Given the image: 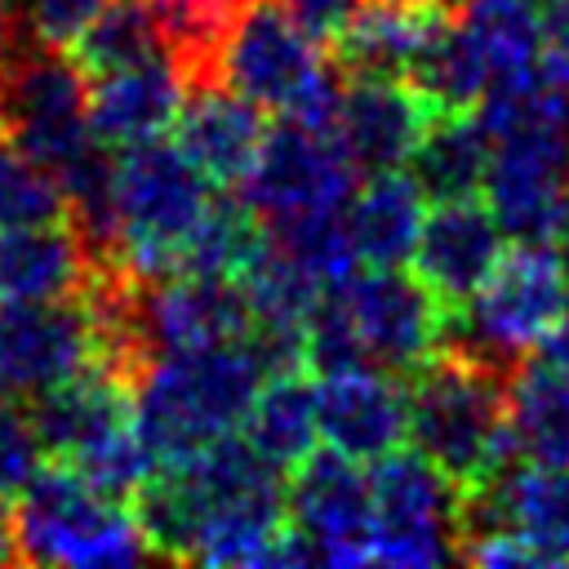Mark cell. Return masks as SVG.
Masks as SVG:
<instances>
[{"label":"cell","instance_id":"cell-1","mask_svg":"<svg viewBox=\"0 0 569 569\" xmlns=\"http://www.w3.org/2000/svg\"><path fill=\"white\" fill-rule=\"evenodd\" d=\"M507 373L511 369L453 342H440L405 373V440L458 489L516 458L507 431Z\"/></svg>","mask_w":569,"mask_h":569},{"label":"cell","instance_id":"cell-2","mask_svg":"<svg viewBox=\"0 0 569 569\" xmlns=\"http://www.w3.org/2000/svg\"><path fill=\"white\" fill-rule=\"evenodd\" d=\"M262 378L267 369L244 338L151 356L133 378L129 400L133 427L156 467H173L209 440L236 431Z\"/></svg>","mask_w":569,"mask_h":569},{"label":"cell","instance_id":"cell-3","mask_svg":"<svg viewBox=\"0 0 569 569\" xmlns=\"http://www.w3.org/2000/svg\"><path fill=\"white\" fill-rule=\"evenodd\" d=\"M9 520H13L18 565L107 569V565L156 560L129 502L102 498L67 462H44L22 485Z\"/></svg>","mask_w":569,"mask_h":569},{"label":"cell","instance_id":"cell-4","mask_svg":"<svg viewBox=\"0 0 569 569\" xmlns=\"http://www.w3.org/2000/svg\"><path fill=\"white\" fill-rule=\"evenodd\" d=\"M218 187L164 138H147L111 151V209L116 253L138 276H169L187 231L200 222Z\"/></svg>","mask_w":569,"mask_h":569},{"label":"cell","instance_id":"cell-5","mask_svg":"<svg viewBox=\"0 0 569 569\" xmlns=\"http://www.w3.org/2000/svg\"><path fill=\"white\" fill-rule=\"evenodd\" d=\"M569 298V280L551 244H511L498 253L476 293L445 311V338L462 351H476L502 369L529 356L556 325Z\"/></svg>","mask_w":569,"mask_h":569},{"label":"cell","instance_id":"cell-6","mask_svg":"<svg viewBox=\"0 0 569 569\" xmlns=\"http://www.w3.org/2000/svg\"><path fill=\"white\" fill-rule=\"evenodd\" d=\"M0 133L53 178H62L80 156L98 147L89 129L84 71L67 49H49L22 36L0 71Z\"/></svg>","mask_w":569,"mask_h":569},{"label":"cell","instance_id":"cell-7","mask_svg":"<svg viewBox=\"0 0 569 569\" xmlns=\"http://www.w3.org/2000/svg\"><path fill=\"white\" fill-rule=\"evenodd\" d=\"M369 471V565H449L458 560L462 489L418 449H391Z\"/></svg>","mask_w":569,"mask_h":569},{"label":"cell","instance_id":"cell-8","mask_svg":"<svg viewBox=\"0 0 569 569\" xmlns=\"http://www.w3.org/2000/svg\"><path fill=\"white\" fill-rule=\"evenodd\" d=\"M329 71L325 44L307 36L280 4L240 0L218 36L213 80L262 111H289Z\"/></svg>","mask_w":569,"mask_h":569},{"label":"cell","instance_id":"cell-9","mask_svg":"<svg viewBox=\"0 0 569 569\" xmlns=\"http://www.w3.org/2000/svg\"><path fill=\"white\" fill-rule=\"evenodd\" d=\"M356 178L360 173L333 133L307 129L284 116V124L262 133V147L249 173L240 178L236 196L258 213L262 227H271L311 209H347Z\"/></svg>","mask_w":569,"mask_h":569},{"label":"cell","instance_id":"cell-10","mask_svg":"<svg viewBox=\"0 0 569 569\" xmlns=\"http://www.w3.org/2000/svg\"><path fill=\"white\" fill-rule=\"evenodd\" d=\"M338 298L365 351V365L405 378L445 338V307L405 267H356L338 280Z\"/></svg>","mask_w":569,"mask_h":569},{"label":"cell","instance_id":"cell-11","mask_svg":"<svg viewBox=\"0 0 569 569\" xmlns=\"http://www.w3.org/2000/svg\"><path fill=\"white\" fill-rule=\"evenodd\" d=\"M89 365L98 333L80 298H0V396L31 400Z\"/></svg>","mask_w":569,"mask_h":569},{"label":"cell","instance_id":"cell-12","mask_svg":"<svg viewBox=\"0 0 569 569\" xmlns=\"http://www.w3.org/2000/svg\"><path fill=\"white\" fill-rule=\"evenodd\" d=\"M289 529L320 565H369V476L333 449H311L284 471Z\"/></svg>","mask_w":569,"mask_h":569},{"label":"cell","instance_id":"cell-13","mask_svg":"<svg viewBox=\"0 0 569 569\" xmlns=\"http://www.w3.org/2000/svg\"><path fill=\"white\" fill-rule=\"evenodd\" d=\"M502 249L507 236L480 196L431 200L405 267L436 293L445 311H453L476 293Z\"/></svg>","mask_w":569,"mask_h":569},{"label":"cell","instance_id":"cell-14","mask_svg":"<svg viewBox=\"0 0 569 569\" xmlns=\"http://www.w3.org/2000/svg\"><path fill=\"white\" fill-rule=\"evenodd\" d=\"M431 111L436 107L400 76H342L333 138L356 173L405 169Z\"/></svg>","mask_w":569,"mask_h":569},{"label":"cell","instance_id":"cell-15","mask_svg":"<svg viewBox=\"0 0 569 569\" xmlns=\"http://www.w3.org/2000/svg\"><path fill=\"white\" fill-rule=\"evenodd\" d=\"M316 431L325 449L373 462L405 445V382L373 365L316 378Z\"/></svg>","mask_w":569,"mask_h":569},{"label":"cell","instance_id":"cell-16","mask_svg":"<svg viewBox=\"0 0 569 569\" xmlns=\"http://www.w3.org/2000/svg\"><path fill=\"white\" fill-rule=\"evenodd\" d=\"M169 133L213 187L231 191L249 173L267 133V120H262V107H253L236 89L204 80V84H187Z\"/></svg>","mask_w":569,"mask_h":569},{"label":"cell","instance_id":"cell-17","mask_svg":"<svg viewBox=\"0 0 569 569\" xmlns=\"http://www.w3.org/2000/svg\"><path fill=\"white\" fill-rule=\"evenodd\" d=\"M182 76L169 62V53H156L147 62L89 76L84 98H89V129L107 151L164 138L173 129V116L182 107Z\"/></svg>","mask_w":569,"mask_h":569},{"label":"cell","instance_id":"cell-18","mask_svg":"<svg viewBox=\"0 0 569 569\" xmlns=\"http://www.w3.org/2000/svg\"><path fill=\"white\" fill-rule=\"evenodd\" d=\"M449 0H365L333 44V67L342 76H400L427 49V40L449 22Z\"/></svg>","mask_w":569,"mask_h":569},{"label":"cell","instance_id":"cell-19","mask_svg":"<svg viewBox=\"0 0 569 569\" xmlns=\"http://www.w3.org/2000/svg\"><path fill=\"white\" fill-rule=\"evenodd\" d=\"M93 258L67 218L0 227V298H80Z\"/></svg>","mask_w":569,"mask_h":569},{"label":"cell","instance_id":"cell-20","mask_svg":"<svg viewBox=\"0 0 569 569\" xmlns=\"http://www.w3.org/2000/svg\"><path fill=\"white\" fill-rule=\"evenodd\" d=\"M507 431L520 458L569 467V369L520 356L507 373Z\"/></svg>","mask_w":569,"mask_h":569},{"label":"cell","instance_id":"cell-21","mask_svg":"<svg viewBox=\"0 0 569 569\" xmlns=\"http://www.w3.org/2000/svg\"><path fill=\"white\" fill-rule=\"evenodd\" d=\"M342 213H347L356 258L365 267H405L418 240L427 200L409 173L382 169V173H365V187L351 191Z\"/></svg>","mask_w":569,"mask_h":569},{"label":"cell","instance_id":"cell-22","mask_svg":"<svg viewBox=\"0 0 569 569\" xmlns=\"http://www.w3.org/2000/svg\"><path fill=\"white\" fill-rule=\"evenodd\" d=\"M413 187L422 200H458V196H480L485 169H489V138L485 124L471 111H431L422 124L409 160H405Z\"/></svg>","mask_w":569,"mask_h":569},{"label":"cell","instance_id":"cell-23","mask_svg":"<svg viewBox=\"0 0 569 569\" xmlns=\"http://www.w3.org/2000/svg\"><path fill=\"white\" fill-rule=\"evenodd\" d=\"M240 436L276 471H289L293 462H302L320 445V431H316V378L302 365L267 373L258 382L253 400H249Z\"/></svg>","mask_w":569,"mask_h":569},{"label":"cell","instance_id":"cell-24","mask_svg":"<svg viewBox=\"0 0 569 569\" xmlns=\"http://www.w3.org/2000/svg\"><path fill=\"white\" fill-rule=\"evenodd\" d=\"M453 22L480 53L489 89L538 71V0H453Z\"/></svg>","mask_w":569,"mask_h":569},{"label":"cell","instance_id":"cell-25","mask_svg":"<svg viewBox=\"0 0 569 569\" xmlns=\"http://www.w3.org/2000/svg\"><path fill=\"white\" fill-rule=\"evenodd\" d=\"M67 53L89 80V76H107L164 53V40L147 0H102V9L89 18V27L71 40Z\"/></svg>","mask_w":569,"mask_h":569},{"label":"cell","instance_id":"cell-26","mask_svg":"<svg viewBox=\"0 0 569 569\" xmlns=\"http://www.w3.org/2000/svg\"><path fill=\"white\" fill-rule=\"evenodd\" d=\"M405 80H409L436 111H471V107L489 93V71H485L480 53L471 49V40L458 31L453 13H449V22L427 40V49L413 58V67L405 71Z\"/></svg>","mask_w":569,"mask_h":569},{"label":"cell","instance_id":"cell-27","mask_svg":"<svg viewBox=\"0 0 569 569\" xmlns=\"http://www.w3.org/2000/svg\"><path fill=\"white\" fill-rule=\"evenodd\" d=\"M67 218L58 178L0 133V227Z\"/></svg>","mask_w":569,"mask_h":569},{"label":"cell","instance_id":"cell-28","mask_svg":"<svg viewBox=\"0 0 569 569\" xmlns=\"http://www.w3.org/2000/svg\"><path fill=\"white\" fill-rule=\"evenodd\" d=\"M49 462L27 400L0 396V498H18L22 485Z\"/></svg>","mask_w":569,"mask_h":569},{"label":"cell","instance_id":"cell-29","mask_svg":"<svg viewBox=\"0 0 569 569\" xmlns=\"http://www.w3.org/2000/svg\"><path fill=\"white\" fill-rule=\"evenodd\" d=\"M102 9V0H13L18 27L49 49H71V40L89 27V18Z\"/></svg>","mask_w":569,"mask_h":569},{"label":"cell","instance_id":"cell-30","mask_svg":"<svg viewBox=\"0 0 569 569\" xmlns=\"http://www.w3.org/2000/svg\"><path fill=\"white\" fill-rule=\"evenodd\" d=\"M538 27H542V40H538V71L569 89V0H542L538 4Z\"/></svg>","mask_w":569,"mask_h":569},{"label":"cell","instance_id":"cell-31","mask_svg":"<svg viewBox=\"0 0 569 569\" xmlns=\"http://www.w3.org/2000/svg\"><path fill=\"white\" fill-rule=\"evenodd\" d=\"M271 4H280L307 36H316L320 44H329V40L342 31V22H347L365 0H271Z\"/></svg>","mask_w":569,"mask_h":569},{"label":"cell","instance_id":"cell-32","mask_svg":"<svg viewBox=\"0 0 569 569\" xmlns=\"http://www.w3.org/2000/svg\"><path fill=\"white\" fill-rule=\"evenodd\" d=\"M542 360H551V365H560V369H569V298H565V307H560V316H556V325L547 329V338L533 347Z\"/></svg>","mask_w":569,"mask_h":569},{"label":"cell","instance_id":"cell-33","mask_svg":"<svg viewBox=\"0 0 569 569\" xmlns=\"http://www.w3.org/2000/svg\"><path fill=\"white\" fill-rule=\"evenodd\" d=\"M0 565H18V556H13V520H9L4 498H0Z\"/></svg>","mask_w":569,"mask_h":569},{"label":"cell","instance_id":"cell-34","mask_svg":"<svg viewBox=\"0 0 569 569\" xmlns=\"http://www.w3.org/2000/svg\"><path fill=\"white\" fill-rule=\"evenodd\" d=\"M551 253H556V262H560V271H565V280H569V222H565V231L556 236Z\"/></svg>","mask_w":569,"mask_h":569},{"label":"cell","instance_id":"cell-35","mask_svg":"<svg viewBox=\"0 0 569 569\" xmlns=\"http://www.w3.org/2000/svg\"><path fill=\"white\" fill-rule=\"evenodd\" d=\"M449 9H453V0H449Z\"/></svg>","mask_w":569,"mask_h":569}]
</instances>
